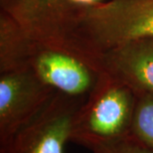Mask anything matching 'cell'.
Returning <instances> with one entry per match:
<instances>
[{"instance_id":"cell-4","label":"cell","mask_w":153,"mask_h":153,"mask_svg":"<svg viewBox=\"0 0 153 153\" xmlns=\"http://www.w3.org/2000/svg\"><path fill=\"white\" fill-rule=\"evenodd\" d=\"M0 6L33 44L69 52L79 11L70 0H0Z\"/></svg>"},{"instance_id":"cell-6","label":"cell","mask_w":153,"mask_h":153,"mask_svg":"<svg viewBox=\"0 0 153 153\" xmlns=\"http://www.w3.org/2000/svg\"><path fill=\"white\" fill-rule=\"evenodd\" d=\"M46 85L74 97H85L99 74L79 57L64 50L33 45L28 66Z\"/></svg>"},{"instance_id":"cell-2","label":"cell","mask_w":153,"mask_h":153,"mask_svg":"<svg viewBox=\"0 0 153 153\" xmlns=\"http://www.w3.org/2000/svg\"><path fill=\"white\" fill-rule=\"evenodd\" d=\"M137 96L108 76L99 74L97 84L79 108L73 124L71 141L94 153L129 139Z\"/></svg>"},{"instance_id":"cell-1","label":"cell","mask_w":153,"mask_h":153,"mask_svg":"<svg viewBox=\"0 0 153 153\" xmlns=\"http://www.w3.org/2000/svg\"><path fill=\"white\" fill-rule=\"evenodd\" d=\"M143 38H153V0L100 1L79 9L69 52L94 70L100 54Z\"/></svg>"},{"instance_id":"cell-7","label":"cell","mask_w":153,"mask_h":153,"mask_svg":"<svg viewBox=\"0 0 153 153\" xmlns=\"http://www.w3.org/2000/svg\"><path fill=\"white\" fill-rule=\"evenodd\" d=\"M94 70L125 85L136 96L153 94V38L134 40L100 54Z\"/></svg>"},{"instance_id":"cell-3","label":"cell","mask_w":153,"mask_h":153,"mask_svg":"<svg viewBox=\"0 0 153 153\" xmlns=\"http://www.w3.org/2000/svg\"><path fill=\"white\" fill-rule=\"evenodd\" d=\"M85 97L57 91L39 114L0 145V153H64Z\"/></svg>"},{"instance_id":"cell-11","label":"cell","mask_w":153,"mask_h":153,"mask_svg":"<svg viewBox=\"0 0 153 153\" xmlns=\"http://www.w3.org/2000/svg\"><path fill=\"white\" fill-rule=\"evenodd\" d=\"M73 5L78 9H82L85 7H88L90 5H94L96 3H99L103 0H70Z\"/></svg>"},{"instance_id":"cell-5","label":"cell","mask_w":153,"mask_h":153,"mask_svg":"<svg viewBox=\"0 0 153 153\" xmlns=\"http://www.w3.org/2000/svg\"><path fill=\"white\" fill-rule=\"evenodd\" d=\"M56 93L29 67L0 73V145L31 121Z\"/></svg>"},{"instance_id":"cell-10","label":"cell","mask_w":153,"mask_h":153,"mask_svg":"<svg viewBox=\"0 0 153 153\" xmlns=\"http://www.w3.org/2000/svg\"><path fill=\"white\" fill-rule=\"evenodd\" d=\"M99 153H153V149L128 139L120 144Z\"/></svg>"},{"instance_id":"cell-8","label":"cell","mask_w":153,"mask_h":153,"mask_svg":"<svg viewBox=\"0 0 153 153\" xmlns=\"http://www.w3.org/2000/svg\"><path fill=\"white\" fill-rule=\"evenodd\" d=\"M33 43L4 13L0 14V73L26 68Z\"/></svg>"},{"instance_id":"cell-9","label":"cell","mask_w":153,"mask_h":153,"mask_svg":"<svg viewBox=\"0 0 153 153\" xmlns=\"http://www.w3.org/2000/svg\"><path fill=\"white\" fill-rule=\"evenodd\" d=\"M129 139L153 149V94L137 96Z\"/></svg>"}]
</instances>
